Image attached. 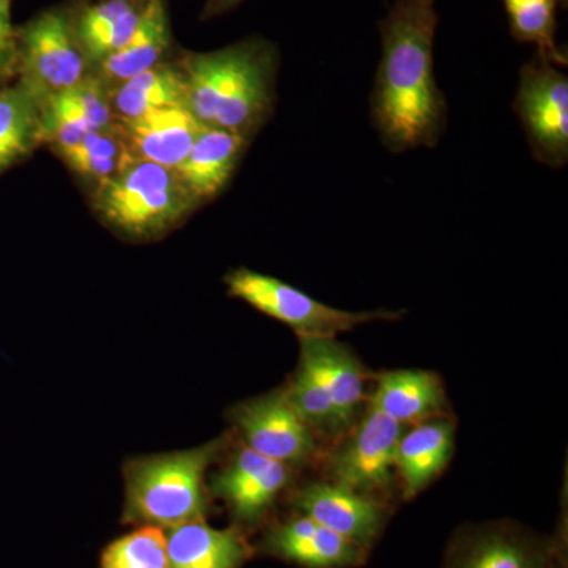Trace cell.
<instances>
[{
	"mask_svg": "<svg viewBox=\"0 0 568 568\" xmlns=\"http://www.w3.org/2000/svg\"><path fill=\"white\" fill-rule=\"evenodd\" d=\"M263 548L275 558L304 568H357L369 555L368 549L298 514L272 526Z\"/></svg>",
	"mask_w": 568,
	"mask_h": 568,
	"instance_id": "obj_13",
	"label": "cell"
},
{
	"mask_svg": "<svg viewBox=\"0 0 568 568\" xmlns=\"http://www.w3.org/2000/svg\"><path fill=\"white\" fill-rule=\"evenodd\" d=\"M403 432L402 424L369 406L349 443L332 455L328 462L332 480L362 495L384 491L392 481Z\"/></svg>",
	"mask_w": 568,
	"mask_h": 568,
	"instance_id": "obj_9",
	"label": "cell"
},
{
	"mask_svg": "<svg viewBox=\"0 0 568 568\" xmlns=\"http://www.w3.org/2000/svg\"><path fill=\"white\" fill-rule=\"evenodd\" d=\"M562 547V536H545L510 519L477 523L452 536L443 568H555Z\"/></svg>",
	"mask_w": 568,
	"mask_h": 568,
	"instance_id": "obj_7",
	"label": "cell"
},
{
	"mask_svg": "<svg viewBox=\"0 0 568 568\" xmlns=\"http://www.w3.org/2000/svg\"><path fill=\"white\" fill-rule=\"evenodd\" d=\"M454 436V425L444 418L420 422L410 432H403L395 469L402 477L405 499H413L443 473L452 458Z\"/></svg>",
	"mask_w": 568,
	"mask_h": 568,
	"instance_id": "obj_18",
	"label": "cell"
},
{
	"mask_svg": "<svg viewBox=\"0 0 568 568\" xmlns=\"http://www.w3.org/2000/svg\"><path fill=\"white\" fill-rule=\"evenodd\" d=\"M166 544L170 568H242L252 556L241 530L215 529L204 521L171 528Z\"/></svg>",
	"mask_w": 568,
	"mask_h": 568,
	"instance_id": "obj_17",
	"label": "cell"
},
{
	"mask_svg": "<svg viewBox=\"0 0 568 568\" xmlns=\"http://www.w3.org/2000/svg\"><path fill=\"white\" fill-rule=\"evenodd\" d=\"M555 568H568L567 567V549L562 547L559 551L558 559H556Z\"/></svg>",
	"mask_w": 568,
	"mask_h": 568,
	"instance_id": "obj_31",
	"label": "cell"
},
{
	"mask_svg": "<svg viewBox=\"0 0 568 568\" xmlns=\"http://www.w3.org/2000/svg\"><path fill=\"white\" fill-rule=\"evenodd\" d=\"M242 2H245V0H209L205 13H207V17L220 14L223 13V11L234 9V7H237L239 3Z\"/></svg>",
	"mask_w": 568,
	"mask_h": 568,
	"instance_id": "obj_30",
	"label": "cell"
},
{
	"mask_svg": "<svg viewBox=\"0 0 568 568\" xmlns=\"http://www.w3.org/2000/svg\"><path fill=\"white\" fill-rule=\"evenodd\" d=\"M230 295L252 305L265 316L293 328L301 336H336L353 331L373 321H396L399 312L377 310V312H345L310 297L304 291L280 282L275 276L260 274L250 268H235L226 275Z\"/></svg>",
	"mask_w": 568,
	"mask_h": 568,
	"instance_id": "obj_5",
	"label": "cell"
},
{
	"mask_svg": "<svg viewBox=\"0 0 568 568\" xmlns=\"http://www.w3.org/2000/svg\"><path fill=\"white\" fill-rule=\"evenodd\" d=\"M298 515L315 519L339 536L372 549L386 529L387 507L375 496L362 495L339 484H312L293 497Z\"/></svg>",
	"mask_w": 568,
	"mask_h": 568,
	"instance_id": "obj_11",
	"label": "cell"
},
{
	"mask_svg": "<svg viewBox=\"0 0 568 568\" xmlns=\"http://www.w3.org/2000/svg\"><path fill=\"white\" fill-rule=\"evenodd\" d=\"M3 74V73H2Z\"/></svg>",
	"mask_w": 568,
	"mask_h": 568,
	"instance_id": "obj_34",
	"label": "cell"
},
{
	"mask_svg": "<svg viewBox=\"0 0 568 568\" xmlns=\"http://www.w3.org/2000/svg\"><path fill=\"white\" fill-rule=\"evenodd\" d=\"M67 92L93 130H106L114 125L110 85L104 84L95 73L88 74L77 85L67 89Z\"/></svg>",
	"mask_w": 568,
	"mask_h": 568,
	"instance_id": "obj_29",
	"label": "cell"
},
{
	"mask_svg": "<svg viewBox=\"0 0 568 568\" xmlns=\"http://www.w3.org/2000/svg\"><path fill=\"white\" fill-rule=\"evenodd\" d=\"M287 481L290 467L244 447L213 477L212 491L227 504L235 521L253 526L267 514Z\"/></svg>",
	"mask_w": 568,
	"mask_h": 568,
	"instance_id": "obj_12",
	"label": "cell"
},
{
	"mask_svg": "<svg viewBox=\"0 0 568 568\" xmlns=\"http://www.w3.org/2000/svg\"><path fill=\"white\" fill-rule=\"evenodd\" d=\"M144 3L145 0H100L71 20L89 65L95 69L123 48L136 29Z\"/></svg>",
	"mask_w": 568,
	"mask_h": 568,
	"instance_id": "obj_22",
	"label": "cell"
},
{
	"mask_svg": "<svg viewBox=\"0 0 568 568\" xmlns=\"http://www.w3.org/2000/svg\"><path fill=\"white\" fill-rule=\"evenodd\" d=\"M73 173L93 183V189L121 173L133 162L118 126L85 134L78 144L54 151Z\"/></svg>",
	"mask_w": 568,
	"mask_h": 568,
	"instance_id": "obj_24",
	"label": "cell"
},
{
	"mask_svg": "<svg viewBox=\"0 0 568 568\" xmlns=\"http://www.w3.org/2000/svg\"><path fill=\"white\" fill-rule=\"evenodd\" d=\"M43 100L21 80L0 88V174L44 142Z\"/></svg>",
	"mask_w": 568,
	"mask_h": 568,
	"instance_id": "obj_21",
	"label": "cell"
},
{
	"mask_svg": "<svg viewBox=\"0 0 568 568\" xmlns=\"http://www.w3.org/2000/svg\"><path fill=\"white\" fill-rule=\"evenodd\" d=\"M6 78L7 74L0 73V88H3V85H6Z\"/></svg>",
	"mask_w": 568,
	"mask_h": 568,
	"instance_id": "obj_32",
	"label": "cell"
},
{
	"mask_svg": "<svg viewBox=\"0 0 568 568\" xmlns=\"http://www.w3.org/2000/svg\"><path fill=\"white\" fill-rule=\"evenodd\" d=\"M248 141L244 134L219 126L204 125L201 129L189 155L175 170L197 204L213 200L226 189L248 148Z\"/></svg>",
	"mask_w": 568,
	"mask_h": 568,
	"instance_id": "obj_16",
	"label": "cell"
},
{
	"mask_svg": "<svg viewBox=\"0 0 568 568\" xmlns=\"http://www.w3.org/2000/svg\"><path fill=\"white\" fill-rule=\"evenodd\" d=\"M515 40L534 43L537 54L555 65H567L566 51L556 43L559 0H503Z\"/></svg>",
	"mask_w": 568,
	"mask_h": 568,
	"instance_id": "obj_25",
	"label": "cell"
},
{
	"mask_svg": "<svg viewBox=\"0 0 568 568\" xmlns=\"http://www.w3.org/2000/svg\"><path fill=\"white\" fill-rule=\"evenodd\" d=\"M327 388L339 426L357 417L365 398V368L357 355L335 336H301V361Z\"/></svg>",
	"mask_w": 568,
	"mask_h": 568,
	"instance_id": "obj_15",
	"label": "cell"
},
{
	"mask_svg": "<svg viewBox=\"0 0 568 568\" xmlns=\"http://www.w3.org/2000/svg\"><path fill=\"white\" fill-rule=\"evenodd\" d=\"M134 160L178 170L189 155L203 123L186 106L164 108L134 119H115Z\"/></svg>",
	"mask_w": 568,
	"mask_h": 568,
	"instance_id": "obj_14",
	"label": "cell"
},
{
	"mask_svg": "<svg viewBox=\"0 0 568 568\" xmlns=\"http://www.w3.org/2000/svg\"><path fill=\"white\" fill-rule=\"evenodd\" d=\"M21 81L43 99L73 88L88 77L89 63L65 11L48 10L21 29Z\"/></svg>",
	"mask_w": 568,
	"mask_h": 568,
	"instance_id": "obj_8",
	"label": "cell"
},
{
	"mask_svg": "<svg viewBox=\"0 0 568 568\" xmlns=\"http://www.w3.org/2000/svg\"><path fill=\"white\" fill-rule=\"evenodd\" d=\"M43 130L44 142H50L52 151L71 148L85 134L95 132L67 91L43 100Z\"/></svg>",
	"mask_w": 568,
	"mask_h": 568,
	"instance_id": "obj_28",
	"label": "cell"
},
{
	"mask_svg": "<svg viewBox=\"0 0 568 568\" xmlns=\"http://www.w3.org/2000/svg\"><path fill=\"white\" fill-rule=\"evenodd\" d=\"M196 205L174 170L145 160H133L92 193L93 211L102 222L132 241L162 237Z\"/></svg>",
	"mask_w": 568,
	"mask_h": 568,
	"instance_id": "obj_4",
	"label": "cell"
},
{
	"mask_svg": "<svg viewBox=\"0 0 568 568\" xmlns=\"http://www.w3.org/2000/svg\"><path fill=\"white\" fill-rule=\"evenodd\" d=\"M222 440L178 454L133 459L125 467V521L175 528L207 515L205 470Z\"/></svg>",
	"mask_w": 568,
	"mask_h": 568,
	"instance_id": "obj_3",
	"label": "cell"
},
{
	"mask_svg": "<svg viewBox=\"0 0 568 568\" xmlns=\"http://www.w3.org/2000/svg\"><path fill=\"white\" fill-rule=\"evenodd\" d=\"M287 402L310 428L317 432H342L332 396L320 377L298 362L293 381L284 388Z\"/></svg>",
	"mask_w": 568,
	"mask_h": 568,
	"instance_id": "obj_26",
	"label": "cell"
},
{
	"mask_svg": "<svg viewBox=\"0 0 568 568\" xmlns=\"http://www.w3.org/2000/svg\"><path fill=\"white\" fill-rule=\"evenodd\" d=\"M186 108L207 126L252 138L274 110L278 52L248 39L211 52L186 54L179 63Z\"/></svg>",
	"mask_w": 568,
	"mask_h": 568,
	"instance_id": "obj_2",
	"label": "cell"
},
{
	"mask_svg": "<svg viewBox=\"0 0 568 568\" xmlns=\"http://www.w3.org/2000/svg\"><path fill=\"white\" fill-rule=\"evenodd\" d=\"M437 0H394L379 21L381 61L372 119L390 152L433 149L447 125V102L435 77Z\"/></svg>",
	"mask_w": 568,
	"mask_h": 568,
	"instance_id": "obj_1",
	"label": "cell"
},
{
	"mask_svg": "<svg viewBox=\"0 0 568 568\" xmlns=\"http://www.w3.org/2000/svg\"><path fill=\"white\" fill-rule=\"evenodd\" d=\"M568 0H559V6L562 7L564 10H567Z\"/></svg>",
	"mask_w": 568,
	"mask_h": 568,
	"instance_id": "obj_33",
	"label": "cell"
},
{
	"mask_svg": "<svg viewBox=\"0 0 568 568\" xmlns=\"http://www.w3.org/2000/svg\"><path fill=\"white\" fill-rule=\"evenodd\" d=\"M234 422L246 447L283 465H301L315 455L312 428L298 417L283 390L235 407Z\"/></svg>",
	"mask_w": 568,
	"mask_h": 568,
	"instance_id": "obj_10",
	"label": "cell"
},
{
	"mask_svg": "<svg viewBox=\"0 0 568 568\" xmlns=\"http://www.w3.org/2000/svg\"><path fill=\"white\" fill-rule=\"evenodd\" d=\"M372 406L405 426L420 424L443 413L447 398L435 373L399 369L379 376Z\"/></svg>",
	"mask_w": 568,
	"mask_h": 568,
	"instance_id": "obj_20",
	"label": "cell"
},
{
	"mask_svg": "<svg viewBox=\"0 0 568 568\" xmlns=\"http://www.w3.org/2000/svg\"><path fill=\"white\" fill-rule=\"evenodd\" d=\"M514 110L530 151L549 168L568 160V78L544 55H534L519 71Z\"/></svg>",
	"mask_w": 568,
	"mask_h": 568,
	"instance_id": "obj_6",
	"label": "cell"
},
{
	"mask_svg": "<svg viewBox=\"0 0 568 568\" xmlns=\"http://www.w3.org/2000/svg\"><path fill=\"white\" fill-rule=\"evenodd\" d=\"M102 568H170L166 536L156 526L134 530L104 549Z\"/></svg>",
	"mask_w": 568,
	"mask_h": 568,
	"instance_id": "obj_27",
	"label": "cell"
},
{
	"mask_svg": "<svg viewBox=\"0 0 568 568\" xmlns=\"http://www.w3.org/2000/svg\"><path fill=\"white\" fill-rule=\"evenodd\" d=\"M171 31L164 0H145L136 29L123 48L95 67L104 84L118 85L162 63L170 50Z\"/></svg>",
	"mask_w": 568,
	"mask_h": 568,
	"instance_id": "obj_19",
	"label": "cell"
},
{
	"mask_svg": "<svg viewBox=\"0 0 568 568\" xmlns=\"http://www.w3.org/2000/svg\"><path fill=\"white\" fill-rule=\"evenodd\" d=\"M115 119H134L164 108L186 106L185 82L179 65L159 63L110 88Z\"/></svg>",
	"mask_w": 568,
	"mask_h": 568,
	"instance_id": "obj_23",
	"label": "cell"
}]
</instances>
